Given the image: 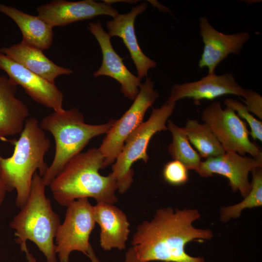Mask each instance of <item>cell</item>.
I'll use <instances>...</instances> for the list:
<instances>
[{"label": "cell", "instance_id": "83f0119b", "mask_svg": "<svg viewBox=\"0 0 262 262\" xmlns=\"http://www.w3.org/2000/svg\"><path fill=\"white\" fill-rule=\"evenodd\" d=\"M9 190L5 181L0 176V206L4 198L6 193Z\"/></svg>", "mask_w": 262, "mask_h": 262}, {"label": "cell", "instance_id": "4fadbf2b", "mask_svg": "<svg viewBox=\"0 0 262 262\" xmlns=\"http://www.w3.org/2000/svg\"><path fill=\"white\" fill-rule=\"evenodd\" d=\"M37 11L38 16L53 28L91 19L100 15L110 16L113 18L118 14L111 4L93 0H53L37 7Z\"/></svg>", "mask_w": 262, "mask_h": 262}, {"label": "cell", "instance_id": "484cf974", "mask_svg": "<svg viewBox=\"0 0 262 262\" xmlns=\"http://www.w3.org/2000/svg\"><path fill=\"white\" fill-rule=\"evenodd\" d=\"M244 99H241L245 103L246 109L250 113H253L259 119H262V97L257 92L246 89Z\"/></svg>", "mask_w": 262, "mask_h": 262}, {"label": "cell", "instance_id": "6da1fadb", "mask_svg": "<svg viewBox=\"0 0 262 262\" xmlns=\"http://www.w3.org/2000/svg\"><path fill=\"white\" fill-rule=\"evenodd\" d=\"M201 216L197 210L160 208L153 218L137 227L131 244L142 262H204L203 257L188 254L185 246L190 242L211 240L210 229L195 228L193 224Z\"/></svg>", "mask_w": 262, "mask_h": 262}, {"label": "cell", "instance_id": "e0dca14e", "mask_svg": "<svg viewBox=\"0 0 262 262\" xmlns=\"http://www.w3.org/2000/svg\"><path fill=\"white\" fill-rule=\"evenodd\" d=\"M96 223L99 226V243L105 251L126 248L130 234V223L126 215L114 204L103 202L93 206Z\"/></svg>", "mask_w": 262, "mask_h": 262}, {"label": "cell", "instance_id": "8fae6325", "mask_svg": "<svg viewBox=\"0 0 262 262\" xmlns=\"http://www.w3.org/2000/svg\"><path fill=\"white\" fill-rule=\"evenodd\" d=\"M0 69L17 85L35 101L52 109L62 112L64 95L55 83H51L29 70L0 52Z\"/></svg>", "mask_w": 262, "mask_h": 262}, {"label": "cell", "instance_id": "8992f818", "mask_svg": "<svg viewBox=\"0 0 262 262\" xmlns=\"http://www.w3.org/2000/svg\"><path fill=\"white\" fill-rule=\"evenodd\" d=\"M175 106V102L166 101L160 108H153L148 120L143 122L126 139L110 173L116 181L117 190L120 194H125L133 182L132 164L140 160L147 163V148L152 136L157 132L168 130L165 124Z\"/></svg>", "mask_w": 262, "mask_h": 262}, {"label": "cell", "instance_id": "d4e9b609", "mask_svg": "<svg viewBox=\"0 0 262 262\" xmlns=\"http://www.w3.org/2000/svg\"><path fill=\"white\" fill-rule=\"evenodd\" d=\"M188 170L180 162L173 160L167 163L163 170L164 180L170 184L179 186L188 180Z\"/></svg>", "mask_w": 262, "mask_h": 262}, {"label": "cell", "instance_id": "ffe728a7", "mask_svg": "<svg viewBox=\"0 0 262 262\" xmlns=\"http://www.w3.org/2000/svg\"><path fill=\"white\" fill-rule=\"evenodd\" d=\"M0 12L16 24L22 34L21 41L43 51L52 45L53 27L38 16H32L2 3L0 4Z\"/></svg>", "mask_w": 262, "mask_h": 262}, {"label": "cell", "instance_id": "ba28073f", "mask_svg": "<svg viewBox=\"0 0 262 262\" xmlns=\"http://www.w3.org/2000/svg\"><path fill=\"white\" fill-rule=\"evenodd\" d=\"M159 97L151 78H147L132 104L119 119L115 121L98 148L104 157L103 168L115 161L128 136L143 123L147 110Z\"/></svg>", "mask_w": 262, "mask_h": 262}, {"label": "cell", "instance_id": "2e32d148", "mask_svg": "<svg viewBox=\"0 0 262 262\" xmlns=\"http://www.w3.org/2000/svg\"><path fill=\"white\" fill-rule=\"evenodd\" d=\"M147 4L142 3L132 8L129 13L118 14L111 20L107 21L106 26L108 33L111 37L118 36L121 38L128 49L131 58L137 71V77L141 80L147 76L148 70L155 67L157 64L147 56L141 50L135 32L134 22L136 17L144 13Z\"/></svg>", "mask_w": 262, "mask_h": 262}, {"label": "cell", "instance_id": "4316f807", "mask_svg": "<svg viewBox=\"0 0 262 262\" xmlns=\"http://www.w3.org/2000/svg\"><path fill=\"white\" fill-rule=\"evenodd\" d=\"M122 262H142L137 257L133 246L128 249Z\"/></svg>", "mask_w": 262, "mask_h": 262}, {"label": "cell", "instance_id": "277c9868", "mask_svg": "<svg viewBox=\"0 0 262 262\" xmlns=\"http://www.w3.org/2000/svg\"><path fill=\"white\" fill-rule=\"evenodd\" d=\"M42 178L36 172L33 178L30 194L25 205L14 216L10 226L15 230V241L25 252L29 262L35 260L29 253L26 242H33L45 256L47 262H58L54 239L60 226L58 215L53 210L45 194Z\"/></svg>", "mask_w": 262, "mask_h": 262}, {"label": "cell", "instance_id": "ac0fdd59", "mask_svg": "<svg viewBox=\"0 0 262 262\" xmlns=\"http://www.w3.org/2000/svg\"><path fill=\"white\" fill-rule=\"evenodd\" d=\"M17 85L0 76V139L20 133L29 115L27 105L16 96Z\"/></svg>", "mask_w": 262, "mask_h": 262}, {"label": "cell", "instance_id": "9a60e30c", "mask_svg": "<svg viewBox=\"0 0 262 262\" xmlns=\"http://www.w3.org/2000/svg\"><path fill=\"white\" fill-rule=\"evenodd\" d=\"M246 89L238 84L233 74L226 72L222 75L208 74L199 80L175 84L171 89L167 102H176L185 98L195 101L213 100L226 95L244 97Z\"/></svg>", "mask_w": 262, "mask_h": 262}, {"label": "cell", "instance_id": "603a6c76", "mask_svg": "<svg viewBox=\"0 0 262 262\" xmlns=\"http://www.w3.org/2000/svg\"><path fill=\"white\" fill-rule=\"evenodd\" d=\"M258 167L253 169L251 189L247 195L241 202L237 204L223 207L220 212V220L227 222L231 219L240 217L242 212L247 208L262 206V169Z\"/></svg>", "mask_w": 262, "mask_h": 262}, {"label": "cell", "instance_id": "5b68a950", "mask_svg": "<svg viewBox=\"0 0 262 262\" xmlns=\"http://www.w3.org/2000/svg\"><path fill=\"white\" fill-rule=\"evenodd\" d=\"M115 120L100 125L85 123L83 116L76 108L62 112H53L39 123L43 131L53 135L55 143L53 160L42 177L46 186L51 181L93 137L107 133Z\"/></svg>", "mask_w": 262, "mask_h": 262}, {"label": "cell", "instance_id": "9c48e42d", "mask_svg": "<svg viewBox=\"0 0 262 262\" xmlns=\"http://www.w3.org/2000/svg\"><path fill=\"white\" fill-rule=\"evenodd\" d=\"M65 220L55 236V252L60 262H69V255L78 251L87 255L89 237L94 229L93 206L87 198L75 200L67 207Z\"/></svg>", "mask_w": 262, "mask_h": 262}, {"label": "cell", "instance_id": "7402d4cb", "mask_svg": "<svg viewBox=\"0 0 262 262\" xmlns=\"http://www.w3.org/2000/svg\"><path fill=\"white\" fill-rule=\"evenodd\" d=\"M167 127L172 135V141L168 147L169 154L174 160L181 163L188 170L196 171L202 162L201 157L191 146L182 128L170 120Z\"/></svg>", "mask_w": 262, "mask_h": 262}, {"label": "cell", "instance_id": "d6986e66", "mask_svg": "<svg viewBox=\"0 0 262 262\" xmlns=\"http://www.w3.org/2000/svg\"><path fill=\"white\" fill-rule=\"evenodd\" d=\"M0 52L51 83H55V79L61 75L73 73L70 68L53 63L43 50L22 41L9 47L1 48Z\"/></svg>", "mask_w": 262, "mask_h": 262}, {"label": "cell", "instance_id": "5bb4252c", "mask_svg": "<svg viewBox=\"0 0 262 262\" xmlns=\"http://www.w3.org/2000/svg\"><path fill=\"white\" fill-rule=\"evenodd\" d=\"M199 28L204 48L198 66L208 68V74H214L218 65L229 54L239 55L250 37L247 32L230 34L219 32L206 17L199 18Z\"/></svg>", "mask_w": 262, "mask_h": 262}, {"label": "cell", "instance_id": "3957f363", "mask_svg": "<svg viewBox=\"0 0 262 262\" xmlns=\"http://www.w3.org/2000/svg\"><path fill=\"white\" fill-rule=\"evenodd\" d=\"M18 140H13L12 155L4 158L0 153L1 177L9 191L16 190V204L21 209L29 197L33 176L36 171L43 177L49 166L44 161L50 147V141L39 126L37 118H28Z\"/></svg>", "mask_w": 262, "mask_h": 262}, {"label": "cell", "instance_id": "52a82bcc", "mask_svg": "<svg viewBox=\"0 0 262 262\" xmlns=\"http://www.w3.org/2000/svg\"><path fill=\"white\" fill-rule=\"evenodd\" d=\"M201 119L214 133L226 151L253 158L262 157L260 146L249 138V131L246 122L231 108L223 109L219 102H213L201 113Z\"/></svg>", "mask_w": 262, "mask_h": 262}, {"label": "cell", "instance_id": "f1b7e54d", "mask_svg": "<svg viewBox=\"0 0 262 262\" xmlns=\"http://www.w3.org/2000/svg\"><path fill=\"white\" fill-rule=\"evenodd\" d=\"M86 256L89 257L91 262H100L96 255L91 245H90L89 246Z\"/></svg>", "mask_w": 262, "mask_h": 262}, {"label": "cell", "instance_id": "f546056e", "mask_svg": "<svg viewBox=\"0 0 262 262\" xmlns=\"http://www.w3.org/2000/svg\"><path fill=\"white\" fill-rule=\"evenodd\" d=\"M0 176H1V171H0Z\"/></svg>", "mask_w": 262, "mask_h": 262}, {"label": "cell", "instance_id": "4dcf8cb0", "mask_svg": "<svg viewBox=\"0 0 262 262\" xmlns=\"http://www.w3.org/2000/svg\"><path fill=\"white\" fill-rule=\"evenodd\" d=\"M204 262H206L205 261H204Z\"/></svg>", "mask_w": 262, "mask_h": 262}, {"label": "cell", "instance_id": "44dd1931", "mask_svg": "<svg viewBox=\"0 0 262 262\" xmlns=\"http://www.w3.org/2000/svg\"><path fill=\"white\" fill-rule=\"evenodd\" d=\"M182 129L201 158L207 159L226 152L214 133L205 123L188 119Z\"/></svg>", "mask_w": 262, "mask_h": 262}, {"label": "cell", "instance_id": "30bf717a", "mask_svg": "<svg viewBox=\"0 0 262 262\" xmlns=\"http://www.w3.org/2000/svg\"><path fill=\"white\" fill-rule=\"evenodd\" d=\"M261 167L262 157L254 158L226 151L223 154L202 162L196 172L203 178L211 177L213 174L225 177L232 191H239L244 198L251 189L249 173Z\"/></svg>", "mask_w": 262, "mask_h": 262}, {"label": "cell", "instance_id": "cb8c5ba5", "mask_svg": "<svg viewBox=\"0 0 262 262\" xmlns=\"http://www.w3.org/2000/svg\"><path fill=\"white\" fill-rule=\"evenodd\" d=\"M226 107L233 110L240 118L244 119L248 124L250 129L249 134L254 141H262V122L257 119L247 110L246 106L238 100L230 98L224 100Z\"/></svg>", "mask_w": 262, "mask_h": 262}, {"label": "cell", "instance_id": "7c38bea8", "mask_svg": "<svg viewBox=\"0 0 262 262\" xmlns=\"http://www.w3.org/2000/svg\"><path fill=\"white\" fill-rule=\"evenodd\" d=\"M87 29L98 42L102 54L101 65L94 72V77L106 76L113 78L121 84L120 91L124 96L134 100L142 84L141 80L126 67L122 59L114 50L111 37L104 30L99 20L90 22Z\"/></svg>", "mask_w": 262, "mask_h": 262}, {"label": "cell", "instance_id": "7a4b0ae2", "mask_svg": "<svg viewBox=\"0 0 262 262\" xmlns=\"http://www.w3.org/2000/svg\"><path fill=\"white\" fill-rule=\"evenodd\" d=\"M103 163L104 157L97 148L76 156L49 185L54 199L65 207L81 198H93L97 202L116 203L115 180L110 173L103 176L99 173L103 168Z\"/></svg>", "mask_w": 262, "mask_h": 262}]
</instances>
